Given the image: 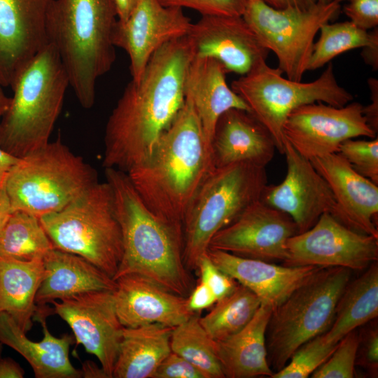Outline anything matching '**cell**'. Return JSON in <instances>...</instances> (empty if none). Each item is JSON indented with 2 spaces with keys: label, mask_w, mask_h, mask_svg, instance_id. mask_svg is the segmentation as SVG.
<instances>
[{
  "label": "cell",
  "mask_w": 378,
  "mask_h": 378,
  "mask_svg": "<svg viewBox=\"0 0 378 378\" xmlns=\"http://www.w3.org/2000/svg\"><path fill=\"white\" fill-rule=\"evenodd\" d=\"M195 57L188 36L169 41L131 80L113 109L104 135V168L127 173L153 153L184 105L185 80Z\"/></svg>",
  "instance_id": "1"
},
{
  "label": "cell",
  "mask_w": 378,
  "mask_h": 378,
  "mask_svg": "<svg viewBox=\"0 0 378 378\" xmlns=\"http://www.w3.org/2000/svg\"><path fill=\"white\" fill-rule=\"evenodd\" d=\"M215 169L190 98L158 141L152 154L127 174L147 207L167 221L182 224L186 211Z\"/></svg>",
  "instance_id": "2"
},
{
  "label": "cell",
  "mask_w": 378,
  "mask_h": 378,
  "mask_svg": "<svg viewBox=\"0 0 378 378\" xmlns=\"http://www.w3.org/2000/svg\"><path fill=\"white\" fill-rule=\"evenodd\" d=\"M120 226L123 253L113 280L130 274L144 276L187 298L194 288L183 260L181 223L163 220L145 204L127 174L105 168Z\"/></svg>",
  "instance_id": "3"
},
{
  "label": "cell",
  "mask_w": 378,
  "mask_h": 378,
  "mask_svg": "<svg viewBox=\"0 0 378 378\" xmlns=\"http://www.w3.org/2000/svg\"><path fill=\"white\" fill-rule=\"evenodd\" d=\"M117 20L113 0H52L48 8V43L56 50L84 108L93 106L97 81L115 61L112 34Z\"/></svg>",
  "instance_id": "4"
},
{
  "label": "cell",
  "mask_w": 378,
  "mask_h": 378,
  "mask_svg": "<svg viewBox=\"0 0 378 378\" xmlns=\"http://www.w3.org/2000/svg\"><path fill=\"white\" fill-rule=\"evenodd\" d=\"M69 86L61 59L48 43L11 87L13 95L0 123V147L22 158L46 145Z\"/></svg>",
  "instance_id": "5"
},
{
  "label": "cell",
  "mask_w": 378,
  "mask_h": 378,
  "mask_svg": "<svg viewBox=\"0 0 378 378\" xmlns=\"http://www.w3.org/2000/svg\"><path fill=\"white\" fill-rule=\"evenodd\" d=\"M267 185L265 167L246 162L215 168L208 175L182 223L183 260L188 270H197L214 235L261 200Z\"/></svg>",
  "instance_id": "6"
},
{
  "label": "cell",
  "mask_w": 378,
  "mask_h": 378,
  "mask_svg": "<svg viewBox=\"0 0 378 378\" xmlns=\"http://www.w3.org/2000/svg\"><path fill=\"white\" fill-rule=\"evenodd\" d=\"M97 182L96 171L58 137L20 158L5 189L13 212L40 218L59 211Z\"/></svg>",
  "instance_id": "7"
},
{
  "label": "cell",
  "mask_w": 378,
  "mask_h": 378,
  "mask_svg": "<svg viewBox=\"0 0 378 378\" xmlns=\"http://www.w3.org/2000/svg\"><path fill=\"white\" fill-rule=\"evenodd\" d=\"M39 219L54 248L87 259L113 279L123 244L107 181L97 182L59 211Z\"/></svg>",
  "instance_id": "8"
},
{
  "label": "cell",
  "mask_w": 378,
  "mask_h": 378,
  "mask_svg": "<svg viewBox=\"0 0 378 378\" xmlns=\"http://www.w3.org/2000/svg\"><path fill=\"white\" fill-rule=\"evenodd\" d=\"M350 278L349 269L321 268L273 309L266 347L274 372L281 370L300 346L330 328Z\"/></svg>",
  "instance_id": "9"
},
{
  "label": "cell",
  "mask_w": 378,
  "mask_h": 378,
  "mask_svg": "<svg viewBox=\"0 0 378 378\" xmlns=\"http://www.w3.org/2000/svg\"><path fill=\"white\" fill-rule=\"evenodd\" d=\"M278 68L262 62L231 83V88L248 105L250 112L272 134L276 150L284 153L283 127L291 111L308 104L323 102L342 107L354 96L340 85L330 62L322 74L310 82L284 77Z\"/></svg>",
  "instance_id": "10"
},
{
  "label": "cell",
  "mask_w": 378,
  "mask_h": 378,
  "mask_svg": "<svg viewBox=\"0 0 378 378\" xmlns=\"http://www.w3.org/2000/svg\"><path fill=\"white\" fill-rule=\"evenodd\" d=\"M340 4L316 3L309 8H275L261 0H246L243 18L262 45L273 52L286 77L301 81L307 71L314 38L338 15Z\"/></svg>",
  "instance_id": "11"
},
{
  "label": "cell",
  "mask_w": 378,
  "mask_h": 378,
  "mask_svg": "<svg viewBox=\"0 0 378 378\" xmlns=\"http://www.w3.org/2000/svg\"><path fill=\"white\" fill-rule=\"evenodd\" d=\"M285 266L368 268L378 260V237L354 230L329 213L287 239Z\"/></svg>",
  "instance_id": "12"
},
{
  "label": "cell",
  "mask_w": 378,
  "mask_h": 378,
  "mask_svg": "<svg viewBox=\"0 0 378 378\" xmlns=\"http://www.w3.org/2000/svg\"><path fill=\"white\" fill-rule=\"evenodd\" d=\"M284 139L308 160L337 153L340 145L360 136L373 139L363 105L351 102L342 107L323 102L301 106L290 113L283 127Z\"/></svg>",
  "instance_id": "13"
},
{
  "label": "cell",
  "mask_w": 378,
  "mask_h": 378,
  "mask_svg": "<svg viewBox=\"0 0 378 378\" xmlns=\"http://www.w3.org/2000/svg\"><path fill=\"white\" fill-rule=\"evenodd\" d=\"M53 313L71 328L76 346L95 356L112 378L124 326L116 313L113 291L92 290L51 302Z\"/></svg>",
  "instance_id": "14"
},
{
  "label": "cell",
  "mask_w": 378,
  "mask_h": 378,
  "mask_svg": "<svg viewBox=\"0 0 378 378\" xmlns=\"http://www.w3.org/2000/svg\"><path fill=\"white\" fill-rule=\"evenodd\" d=\"M283 154L287 164L285 178L279 185H267L261 200L290 216L298 233L311 228L325 213L337 218V205L332 190L311 161L286 140Z\"/></svg>",
  "instance_id": "15"
},
{
  "label": "cell",
  "mask_w": 378,
  "mask_h": 378,
  "mask_svg": "<svg viewBox=\"0 0 378 378\" xmlns=\"http://www.w3.org/2000/svg\"><path fill=\"white\" fill-rule=\"evenodd\" d=\"M296 234L298 230L290 216L260 200L217 232L209 248L267 262L284 261L286 242Z\"/></svg>",
  "instance_id": "16"
},
{
  "label": "cell",
  "mask_w": 378,
  "mask_h": 378,
  "mask_svg": "<svg viewBox=\"0 0 378 378\" xmlns=\"http://www.w3.org/2000/svg\"><path fill=\"white\" fill-rule=\"evenodd\" d=\"M191 25L181 8L166 7L158 0H138L125 21L117 20L112 34L114 46L129 56L132 80L140 78L156 50L187 35Z\"/></svg>",
  "instance_id": "17"
},
{
  "label": "cell",
  "mask_w": 378,
  "mask_h": 378,
  "mask_svg": "<svg viewBox=\"0 0 378 378\" xmlns=\"http://www.w3.org/2000/svg\"><path fill=\"white\" fill-rule=\"evenodd\" d=\"M188 36L195 56L211 57L241 76L266 61L269 50L242 16L202 15Z\"/></svg>",
  "instance_id": "18"
},
{
  "label": "cell",
  "mask_w": 378,
  "mask_h": 378,
  "mask_svg": "<svg viewBox=\"0 0 378 378\" xmlns=\"http://www.w3.org/2000/svg\"><path fill=\"white\" fill-rule=\"evenodd\" d=\"M52 0H0V84L11 87L47 44L46 18Z\"/></svg>",
  "instance_id": "19"
},
{
  "label": "cell",
  "mask_w": 378,
  "mask_h": 378,
  "mask_svg": "<svg viewBox=\"0 0 378 378\" xmlns=\"http://www.w3.org/2000/svg\"><path fill=\"white\" fill-rule=\"evenodd\" d=\"M329 185L337 205V219L358 232L378 237V186L357 172L339 153L309 160Z\"/></svg>",
  "instance_id": "20"
},
{
  "label": "cell",
  "mask_w": 378,
  "mask_h": 378,
  "mask_svg": "<svg viewBox=\"0 0 378 378\" xmlns=\"http://www.w3.org/2000/svg\"><path fill=\"white\" fill-rule=\"evenodd\" d=\"M114 281L115 307L124 327L158 323L174 328L195 314L188 308L187 298L144 276L130 274Z\"/></svg>",
  "instance_id": "21"
},
{
  "label": "cell",
  "mask_w": 378,
  "mask_h": 378,
  "mask_svg": "<svg viewBox=\"0 0 378 378\" xmlns=\"http://www.w3.org/2000/svg\"><path fill=\"white\" fill-rule=\"evenodd\" d=\"M207 255L221 271L255 293L261 304L273 309L323 268L278 265L212 248L208 249Z\"/></svg>",
  "instance_id": "22"
},
{
  "label": "cell",
  "mask_w": 378,
  "mask_h": 378,
  "mask_svg": "<svg viewBox=\"0 0 378 378\" xmlns=\"http://www.w3.org/2000/svg\"><path fill=\"white\" fill-rule=\"evenodd\" d=\"M53 309L46 304H37L34 320L41 325L43 338L34 342L8 314L0 312V342L20 354L29 363L36 378L83 377L82 370L75 368L69 360V349L75 342L74 336L52 335L46 323Z\"/></svg>",
  "instance_id": "23"
},
{
  "label": "cell",
  "mask_w": 378,
  "mask_h": 378,
  "mask_svg": "<svg viewBox=\"0 0 378 378\" xmlns=\"http://www.w3.org/2000/svg\"><path fill=\"white\" fill-rule=\"evenodd\" d=\"M276 150L272 134L251 112L230 108L218 120L211 142L215 168L240 162L265 167Z\"/></svg>",
  "instance_id": "24"
},
{
  "label": "cell",
  "mask_w": 378,
  "mask_h": 378,
  "mask_svg": "<svg viewBox=\"0 0 378 378\" xmlns=\"http://www.w3.org/2000/svg\"><path fill=\"white\" fill-rule=\"evenodd\" d=\"M226 74L216 59L195 56L186 76V95L192 102L211 148L216 125L223 113L230 108L250 112L246 102L228 86Z\"/></svg>",
  "instance_id": "25"
},
{
  "label": "cell",
  "mask_w": 378,
  "mask_h": 378,
  "mask_svg": "<svg viewBox=\"0 0 378 378\" xmlns=\"http://www.w3.org/2000/svg\"><path fill=\"white\" fill-rule=\"evenodd\" d=\"M42 260L43 276L36 297L38 305L89 291L115 289L112 277L78 255L53 248Z\"/></svg>",
  "instance_id": "26"
},
{
  "label": "cell",
  "mask_w": 378,
  "mask_h": 378,
  "mask_svg": "<svg viewBox=\"0 0 378 378\" xmlns=\"http://www.w3.org/2000/svg\"><path fill=\"white\" fill-rule=\"evenodd\" d=\"M273 308L261 304L251 321L230 337L216 342V354L225 377H271L267 360L266 330Z\"/></svg>",
  "instance_id": "27"
},
{
  "label": "cell",
  "mask_w": 378,
  "mask_h": 378,
  "mask_svg": "<svg viewBox=\"0 0 378 378\" xmlns=\"http://www.w3.org/2000/svg\"><path fill=\"white\" fill-rule=\"evenodd\" d=\"M172 328L158 323L124 327L112 378H152L172 351Z\"/></svg>",
  "instance_id": "28"
},
{
  "label": "cell",
  "mask_w": 378,
  "mask_h": 378,
  "mask_svg": "<svg viewBox=\"0 0 378 378\" xmlns=\"http://www.w3.org/2000/svg\"><path fill=\"white\" fill-rule=\"evenodd\" d=\"M43 276L42 259L24 261L0 257V312L8 314L25 332L33 325Z\"/></svg>",
  "instance_id": "29"
},
{
  "label": "cell",
  "mask_w": 378,
  "mask_h": 378,
  "mask_svg": "<svg viewBox=\"0 0 378 378\" xmlns=\"http://www.w3.org/2000/svg\"><path fill=\"white\" fill-rule=\"evenodd\" d=\"M378 316V265L372 263L354 281L349 282L336 307L330 328L321 334L323 342L336 346L349 332Z\"/></svg>",
  "instance_id": "30"
},
{
  "label": "cell",
  "mask_w": 378,
  "mask_h": 378,
  "mask_svg": "<svg viewBox=\"0 0 378 378\" xmlns=\"http://www.w3.org/2000/svg\"><path fill=\"white\" fill-rule=\"evenodd\" d=\"M53 248L39 218L25 211H13L0 232V257L43 259Z\"/></svg>",
  "instance_id": "31"
},
{
  "label": "cell",
  "mask_w": 378,
  "mask_h": 378,
  "mask_svg": "<svg viewBox=\"0 0 378 378\" xmlns=\"http://www.w3.org/2000/svg\"><path fill=\"white\" fill-rule=\"evenodd\" d=\"M261 304L251 290L239 284L229 295L217 301L214 307L200 322L216 342L225 340L243 329Z\"/></svg>",
  "instance_id": "32"
},
{
  "label": "cell",
  "mask_w": 378,
  "mask_h": 378,
  "mask_svg": "<svg viewBox=\"0 0 378 378\" xmlns=\"http://www.w3.org/2000/svg\"><path fill=\"white\" fill-rule=\"evenodd\" d=\"M171 350L196 366L205 378H224L218 360L216 341L202 326L198 314L174 327L170 340Z\"/></svg>",
  "instance_id": "33"
},
{
  "label": "cell",
  "mask_w": 378,
  "mask_h": 378,
  "mask_svg": "<svg viewBox=\"0 0 378 378\" xmlns=\"http://www.w3.org/2000/svg\"><path fill=\"white\" fill-rule=\"evenodd\" d=\"M319 32V38L313 46L307 71L321 68L346 51L366 46L378 34V29L366 31L348 20L327 22L321 27Z\"/></svg>",
  "instance_id": "34"
},
{
  "label": "cell",
  "mask_w": 378,
  "mask_h": 378,
  "mask_svg": "<svg viewBox=\"0 0 378 378\" xmlns=\"http://www.w3.org/2000/svg\"><path fill=\"white\" fill-rule=\"evenodd\" d=\"M337 346L324 343L321 335H318L300 346L271 378H306L330 357Z\"/></svg>",
  "instance_id": "35"
},
{
  "label": "cell",
  "mask_w": 378,
  "mask_h": 378,
  "mask_svg": "<svg viewBox=\"0 0 378 378\" xmlns=\"http://www.w3.org/2000/svg\"><path fill=\"white\" fill-rule=\"evenodd\" d=\"M358 331L354 330L339 342L330 357L312 374L313 378H352L354 377Z\"/></svg>",
  "instance_id": "36"
},
{
  "label": "cell",
  "mask_w": 378,
  "mask_h": 378,
  "mask_svg": "<svg viewBox=\"0 0 378 378\" xmlns=\"http://www.w3.org/2000/svg\"><path fill=\"white\" fill-rule=\"evenodd\" d=\"M360 174L378 185V139H349L337 152Z\"/></svg>",
  "instance_id": "37"
},
{
  "label": "cell",
  "mask_w": 378,
  "mask_h": 378,
  "mask_svg": "<svg viewBox=\"0 0 378 378\" xmlns=\"http://www.w3.org/2000/svg\"><path fill=\"white\" fill-rule=\"evenodd\" d=\"M166 7L188 8L202 15L242 16L246 0H158Z\"/></svg>",
  "instance_id": "38"
},
{
  "label": "cell",
  "mask_w": 378,
  "mask_h": 378,
  "mask_svg": "<svg viewBox=\"0 0 378 378\" xmlns=\"http://www.w3.org/2000/svg\"><path fill=\"white\" fill-rule=\"evenodd\" d=\"M197 271L200 273V281L211 288L217 301L232 293L238 284L211 261L207 253L200 260Z\"/></svg>",
  "instance_id": "39"
},
{
  "label": "cell",
  "mask_w": 378,
  "mask_h": 378,
  "mask_svg": "<svg viewBox=\"0 0 378 378\" xmlns=\"http://www.w3.org/2000/svg\"><path fill=\"white\" fill-rule=\"evenodd\" d=\"M344 13L354 24L369 31L378 26V0H349Z\"/></svg>",
  "instance_id": "40"
},
{
  "label": "cell",
  "mask_w": 378,
  "mask_h": 378,
  "mask_svg": "<svg viewBox=\"0 0 378 378\" xmlns=\"http://www.w3.org/2000/svg\"><path fill=\"white\" fill-rule=\"evenodd\" d=\"M372 375L378 371V329L377 323L359 335L356 363Z\"/></svg>",
  "instance_id": "41"
},
{
  "label": "cell",
  "mask_w": 378,
  "mask_h": 378,
  "mask_svg": "<svg viewBox=\"0 0 378 378\" xmlns=\"http://www.w3.org/2000/svg\"><path fill=\"white\" fill-rule=\"evenodd\" d=\"M152 378H205L202 372L180 355L171 351Z\"/></svg>",
  "instance_id": "42"
},
{
  "label": "cell",
  "mask_w": 378,
  "mask_h": 378,
  "mask_svg": "<svg viewBox=\"0 0 378 378\" xmlns=\"http://www.w3.org/2000/svg\"><path fill=\"white\" fill-rule=\"evenodd\" d=\"M216 302L217 300L211 288L201 281L187 297L188 308L193 313H198L209 308Z\"/></svg>",
  "instance_id": "43"
},
{
  "label": "cell",
  "mask_w": 378,
  "mask_h": 378,
  "mask_svg": "<svg viewBox=\"0 0 378 378\" xmlns=\"http://www.w3.org/2000/svg\"><path fill=\"white\" fill-rule=\"evenodd\" d=\"M370 93V104L363 106V113L368 125L377 133L378 130V80L370 78L368 80Z\"/></svg>",
  "instance_id": "44"
},
{
  "label": "cell",
  "mask_w": 378,
  "mask_h": 378,
  "mask_svg": "<svg viewBox=\"0 0 378 378\" xmlns=\"http://www.w3.org/2000/svg\"><path fill=\"white\" fill-rule=\"evenodd\" d=\"M24 371L20 365L11 358L0 356V378H22Z\"/></svg>",
  "instance_id": "45"
},
{
  "label": "cell",
  "mask_w": 378,
  "mask_h": 378,
  "mask_svg": "<svg viewBox=\"0 0 378 378\" xmlns=\"http://www.w3.org/2000/svg\"><path fill=\"white\" fill-rule=\"evenodd\" d=\"M20 158L13 155L0 147V188H4L6 179Z\"/></svg>",
  "instance_id": "46"
},
{
  "label": "cell",
  "mask_w": 378,
  "mask_h": 378,
  "mask_svg": "<svg viewBox=\"0 0 378 378\" xmlns=\"http://www.w3.org/2000/svg\"><path fill=\"white\" fill-rule=\"evenodd\" d=\"M361 57L364 62L372 67L374 71L378 69V34L371 43L362 48Z\"/></svg>",
  "instance_id": "47"
},
{
  "label": "cell",
  "mask_w": 378,
  "mask_h": 378,
  "mask_svg": "<svg viewBox=\"0 0 378 378\" xmlns=\"http://www.w3.org/2000/svg\"><path fill=\"white\" fill-rule=\"evenodd\" d=\"M275 8H309L317 3L316 0H261Z\"/></svg>",
  "instance_id": "48"
},
{
  "label": "cell",
  "mask_w": 378,
  "mask_h": 378,
  "mask_svg": "<svg viewBox=\"0 0 378 378\" xmlns=\"http://www.w3.org/2000/svg\"><path fill=\"white\" fill-rule=\"evenodd\" d=\"M13 213L8 193L4 188H0V232Z\"/></svg>",
  "instance_id": "49"
},
{
  "label": "cell",
  "mask_w": 378,
  "mask_h": 378,
  "mask_svg": "<svg viewBox=\"0 0 378 378\" xmlns=\"http://www.w3.org/2000/svg\"><path fill=\"white\" fill-rule=\"evenodd\" d=\"M138 0H113L115 6L118 20L124 22L127 20Z\"/></svg>",
  "instance_id": "50"
},
{
  "label": "cell",
  "mask_w": 378,
  "mask_h": 378,
  "mask_svg": "<svg viewBox=\"0 0 378 378\" xmlns=\"http://www.w3.org/2000/svg\"><path fill=\"white\" fill-rule=\"evenodd\" d=\"M81 370L83 377L107 378L102 368H98L94 363L84 364Z\"/></svg>",
  "instance_id": "51"
},
{
  "label": "cell",
  "mask_w": 378,
  "mask_h": 378,
  "mask_svg": "<svg viewBox=\"0 0 378 378\" xmlns=\"http://www.w3.org/2000/svg\"><path fill=\"white\" fill-rule=\"evenodd\" d=\"M4 87L0 84V123L1 119L7 111L10 102V97H8L4 92Z\"/></svg>",
  "instance_id": "52"
},
{
  "label": "cell",
  "mask_w": 378,
  "mask_h": 378,
  "mask_svg": "<svg viewBox=\"0 0 378 378\" xmlns=\"http://www.w3.org/2000/svg\"><path fill=\"white\" fill-rule=\"evenodd\" d=\"M316 1H317V3H319V4H328L333 1L334 0H316Z\"/></svg>",
  "instance_id": "53"
},
{
  "label": "cell",
  "mask_w": 378,
  "mask_h": 378,
  "mask_svg": "<svg viewBox=\"0 0 378 378\" xmlns=\"http://www.w3.org/2000/svg\"><path fill=\"white\" fill-rule=\"evenodd\" d=\"M3 344L0 342V356L1 355V352H2V350H3Z\"/></svg>",
  "instance_id": "54"
},
{
  "label": "cell",
  "mask_w": 378,
  "mask_h": 378,
  "mask_svg": "<svg viewBox=\"0 0 378 378\" xmlns=\"http://www.w3.org/2000/svg\"><path fill=\"white\" fill-rule=\"evenodd\" d=\"M334 1H335L336 2L340 4L342 1H349V0H334Z\"/></svg>",
  "instance_id": "55"
}]
</instances>
